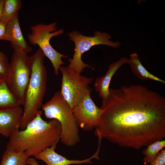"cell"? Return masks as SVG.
<instances>
[{"label":"cell","mask_w":165,"mask_h":165,"mask_svg":"<svg viewBox=\"0 0 165 165\" xmlns=\"http://www.w3.org/2000/svg\"><path fill=\"white\" fill-rule=\"evenodd\" d=\"M67 35L69 39L74 42L75 46L73 58L68 59L69 63L67 66L80 74L84 69L91 67L90 65L82 61V56L92 46L104 45L116 49L121 45L119 42H114L110 41L111 36L108 34L99 31H95L93 36L84 35L76 30L69 32Z\"/></svg>","instance_id":"5"},{"label":"cell","mask_w":165,"mask_h":165,"mask_svg":"<svg viewBox=\"0 0 165 165\" xmlns=\"http://www.w3.org/2000/svg\"><path fill=\"white\" fill-rule=\"evenodd\" d=\"M28 165H39L35 159L29 157L27 161Z\"/></svg>","instance_id":"22"},{"label":"cell","mask_w":165,"mask_h":165,"mask_svg":"<svg viewBox=\"0 0 165 165\" xmlns=\"http://www.w3.org/2000/svg\"><path fill=\"white\" fill-rule=\"evenodd\" d=\"M28 157L24 152H15L8 144L0 165H28Z\"/></svg>","instance_id":"15"},{"label":"cell","mask_w":165,"mask_h":165,"mask_svg":"<svg viewBox=\"0 0 165 165\" xmlns=\"http://www.w3.org/2000/svg\"><path fill=\"white\" fill-rule=\"evenodd\" d=\"M149 165H165V149H162L150 163Z\"/></svg>","instance_id":"20"},{"label":"cell","mask_w":165,"mask_h":165,"mask_svg":"<svg viewBox=\"0 0 165 165\" xmlns=\"http://www.w3.org/2000/svg\"><path fill=\"white\" fill-rule=\"evenodd\" d=\"M21 105L9 90L6 79L0 80V109L13 108Z\"/></svg>","instance_id":"16"},{"label":"cell","mask_w":165,"mask_h":165,"mask_svg":"<svg viewBox=\"0 0 165 165\" xmlns=\"http://www.w3.org/2000/svg\"><path fill=\"white\" fill-rule=\"evenodd\" d=\"M101 143L98 142V145L96 152L90 157L83 160H69L64 156L59 155L55 151L57 145L48 148L34 156L35 158L41 160L47 165H70L81 164L84 163H91V160L96 158L99 159L98 155Z\"/></svg>","instance_id":"10"},{"label":"cell","mask_w":165,"mask_h":165,"mask_svg":"<svg viewBox=\"0 0 165 165\" xmlns=\"http://www.w3.org/2000/svg\"><path fill=\"white\" fill-rule=\"evenodd\" d=\"M95 134L120 146L139 149L165 137V98L140 85L109 88Z\"/></svg>","instance_id":"1"},{"label":"cell","mask_w":165,"mask_h":165,"mask_svg":"<svg viewBox=\"0 0 165 165\" xmlns=\"http://www.w3.org/2000/svg\"><path fill=\"white\" fill-rule=\"evenodd\" d=\"M29 57L22 51L14 50L6 79L9 90L22 105L31 73Z\"/></svg>","instance_id":"7"},{"label":"cell","mask_w":165,"mask_h":165,"mask_svg":"<svg viewBox=\"0 0 165 165\" xmlns=\"http://www.w3.org/2000/svg\"><path fill=\"white\" fill-rule=\"evenodd\" d=\"M42 111H38L23 130L14 132L8 144L15 152H24L28 158L46 148L57 145L60 141L61 126L58 120H44Z\"/></svg>","instance_id":"2"},{"label":"cell","mask_w":165,"mask_h":165,"mask_svg":"<svg viewBox=\"0 0 165 165\" xmlns=\"http://www.w3.org/2000/svg\"><path fill=\"white\" fill-rule=\"evenodd\" d=\"M4 3V0H0V21L1 20V19L2 15Z\"/></svg>","instance_id":"23"},{"label":"cell","mask_w":165,"mask_h":165,"mask_svg":"<svg viewBox=\"0 0 165 165\" xmlns=\"http://www.w3.org/2000/svg\"><path fill=\"white\" fill-rule=\"evenodd\" d=\"M20 0H4L3 10L1 21L7 24L20 9Z\"/></svg>","instance_id":"17"},{"label":"cell","mask_w":165,"mask_h":165,"mask_svg":"<svg viewBox=\"0 0 165 165\" xmlns=\"http://www.w3.org/2000/svg\"><path fill=\"white\" fill-rule=\"evenodd\" d=\"M23 112L20 107L0 109V134L9 138L19 130Z\"/></svg>","instance_id":"11"},{"label":"cell","mask_w":165,"mask_h":165,"mask_svg":"<svg viewBox=\"0 0 165 165\" xmlns=\"http://www.w3.org/2000/svg\"><path fill=\"white\" fill-rule=\"evenodd\" d=\"M9 63L6 56L0 51V80L6 79Z\"/></svg>","instance_id":"19"},{"label":"cell","mask_w":165,"mask_h":165,"mask_svg":"<svg viewBox=\"0 0 165 165\" xmlns=\"http://www.w3.org/2000/svg\"><path fill=\"white\" fill-rule=\"evenodd\" d=\"M127 63L130 66L132 71L138 79L145 80L151 79L165 84V82L152 74L143 66L137 53H134L130 55Z\"/></svg>","instance_id":"14"},{"label":"cell","mask_w":165,"mask_h":165,"mask_svg":"<svg viewBox=\"0 0 165 165\" xmlns=\"http://www.w3.org/2000/svg\"><path fill=\"white\" fill-rule=\"evenodd\" d=\"M91 88L87 91L79 103L72 109L74 115L79 127L84 131L95 128L102 112L91 97Z\"/></svg>","instance_id":"9"},{"label":"cell","mask_w":165,"mask_h":165,"mask_svg":"<svg viewBox=\"0 0 165 165\" xmlns=\"http://www.w3.org/2000/svg\"><path fill=\"white\" fill-rule=\"evenodd\" d=\"M7 28L11 46L14 50H20L27 54L31 51L32 48L25 39L21 29L19 12L7 24Z\"/></svg>","instance_id":"12"},{"label":"cell","mask_w":165,"mask_h":165,"mask_svg":"<svg viewBox=\"0 0 165 165\" xmlns=\"http://www.w3.org/2000/svg\"><path fill=\"white\" fill-rule=\"evenodd\" d=\"M127 59L123 57L118 61L111 63L105 74L96 79L94 86L98 93L102 102L105 101L109 94V86L111 80L117 71L123 64L127 63Z\"/></svg>","instance_id":"13"},{"label":"cell","mask_w":165,"mask_h":165,"mask_svg":"<svg viewBox=\"0 0 165 165\" xmlns=\"http://www.w3.org/2000/svg\"><path fill=\"white\" fill-rule=\"evenodd\" d=\"M29 58L31 73L24 97V109L20 127L21 130L26 128L42 107L46 89L47 73L42 52L39 48Z\"/></svg>","instance_id":"3"},{"label":"cell","mask_w":165,"mask_h":165,"mask_svg":"<svg viewBox=\"0 0 165 165\" xmlns=\"http://www.w3.org/2000/svg\"><path fill=\"white\" fill-rule=\"evenodd\" d=\"M41 108L46 118L56 119L60 123L61 127L60 141L61 143L67 146L71 147L80 141L79 127L72 109L60 91L56 92Z\"/></svg>","instance_id":"4"},{"label":"cell","mask_w":165,"mask_h":165,"mask_svg":"<svg viewBox=\"0 0 165 165\" xmlns=\"http://www.w3.org/2000/svg\"><path fill=\"white\" fill-rule=\"evenodd\" d=\"M57 29L56 22L48 24L40 23L32 26L31 33L27 35L29 42L33 45L38 46L44 56L50 61L56 75H58L60 67L64 64L62 58L68 57V56L57 51L50 44V39L52 37L61 35L64 32L63 29Z\"/></svg>","instance_id":"6"},{"label":"cell","mask_w":165,"mask_h":165,"mask_svg":"<svg viewBox=\"0 0 165 165\" xmlns=\"http://www.w3.org/2000/svg\"><path fill=\"white\" fill-rule=\"evenodd\" d=\"M4 40L9 41L8 35L7 24L0 21V40Z\"/></svg>","instance_id":"21"},{"label":"cell","mask_w":165,"mask_h":165,"mask_svg":"<svg viewBox=\"0 0 165 165\" xmlns=\"http://www.w3.org/2000/svg\"><path fill=\"white\" fill-rule=\"evenodd\" d=\"M59 71L62 74L60 91L72 109L85 95L93 79L84 76L67 66H61Z\"/></svg>","instance_id":"8"},{"label":"cell","mask_w":165,"mask_h":165,"mask_svg":"<svg viewBox=\"0 0 165 165\" xmlns=\"http://www.w3.org/2000/svg\"><path fill=\"white\" fill-rule=\"evenodd\" d=\"M165 146V141L163 140L156 141L149 145L142 151L145 156L144 161L146 163H150Z\"/></svg>","instance_id":"18"}]
</instances>
